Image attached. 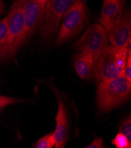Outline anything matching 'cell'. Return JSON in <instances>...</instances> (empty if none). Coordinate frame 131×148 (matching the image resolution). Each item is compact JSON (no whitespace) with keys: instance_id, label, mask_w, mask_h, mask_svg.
<instances>
[{"instance_id":"obj_6","label":"cell","mask_w":131,"mask_h":148,"mask_svg":"<svg viewBox=\"0 0 131 148\" xmlns=\"http://www.w3.org/2000/svg\"><path fill=\"white\" fill-rule=\"evenodd\" d=\"M48 0H16L13 5L22 8L24 17V46L41 25Z\"/></svg>"},{"instance_id":"obj_19","label":"cell","mask_w":131,"mask_h":148,"mask_svg":"<svg viewBox=\"0 0 131 148\" xmlns=\"http://www.w3.org/2000/svg\"><path fill=\"white\" fill-rule=\"evenodd\" d=\"M5 10V4L3 3V0H0V15H1Z\"/></svg>"},{"instance_id":"obj_12","label":"cell","mask_w":131,"mask_h":148,"mask_svg":"<svg viewBox=\"0 0 131 148\" xmlns=\"http://www.w3.org/2000/svg\"><path fill=\"white\" fill-rule=\"evenodd\" d=\"M55 145V139L54 132L40 138L35 145L36 148H52Z\"/></svg>"},{"instance_id":"obj_2","label":"cell","mask_w":131,"mask_h":148,"mask_svg":"<svg viewBox=\"0 0 131 148\" xmlns=\"http://www.w3.org/2000/svg\"><path fill=\"white\" fill-rule=\"evenodd\" d=\"M131 82L125 77L124 71L119 76L99 83L96 91V101L99 110L109 113L126 101L130 96Z\"/></svg>"},{"instance_id":"obj_7","label":"cell","mask_w":131,"mask_h":148,"mask_svg":"<svg viewBox=\"0 0 131 148\" xmlns=\"http://www.w3.org/2000/svg\"><path fill=\"white\" fill-rule=\"evenodd\" d=\"M108 42V34L100 24L90 25L81 37L74 44L77 52L96 53L104 49Z\"/></svg>"},{"instance_id":"obj_1","label":"cell","mask_w":131,"mask_h":148,"mask_svg":"<svg viewBox=\"0 0 131 148\" xmlns=\"http://www.w3.org/2000/svg\"><path fill=\"white\" fill-rule=\"evenodd\" d=\"M128 55V47L117 48L108 44L94 53L92 76L96 82H105L119 76L124 71Z\"/></svg>"},{"instance_id":"obj_16","label":"cell","mask_w":131,"mask_h":148,"mask_svg":"<svg viewBox=\"0 0 131 148\" xmlns=\"http://www.w3.org/2000/svg\"><path fill=\"white\" fill-rule=\"evenodd\" d=\"M8 29V17L7 16L0 21V44H3L7 36Z\"/></svg>"},{"instance_id":"obj_8","label":"cell","mask_w":131,"mask_h":148,"mask_svg":"<svg viewBox=\"0 0 131 148\" xmlns=\"http://www.w3.org/2000/svg\"><path fill=\"white\" fill-rule=\"evenodd\" d=\"M112 46L117 48L127 47L131 40V15L128 9L120 10L114 25L108 34Z\"/></svg>"},{"instance_id":"obj_11","label":"cell","mask_w":131,"mask_h":148,"mask_svg":"<svg viewBox=\"0 0 131 148\" xmlns=\"http://www.w3.org/2000/svg\"><path fill=\"white\" fill-rule=\"evenodd\" d=\"M94 53L81 52L76 57L75 68L78 76L82 79H89L92 76Z\"/></svg>"},{"instance_id":"obj_5","label":"cell","mask_w":131,"mask_h":148,"mask_svg":"<svg viewBox=\"0 0 131 148\" xmlns=\"http://www.w3.org/2000/svg\"><path fill=\"white\" fill-rule=\"evenodd\" d=\"M75 1L48 0L44 18L39 28V37L42 41L48 40L57 32L65 14Z\"/></svg>"},{"instance_id":"obj_14","label":"cell","mask_w":131,"mask_h":148,"mask_svg":"<svg viewBox=\"0 0 131 148\" xmlns=\"http://www.w3.org/2000/svg\"><path fill=\"white\" fill-rule=\"evenodd\" d=\"M25 100L20 99H16L11 97L5 96L0 95V113H1L3 109L8 106L16 104L18 103L24 102Z\"/></svg>"},{"instance_id":"obj_20","label":"cell","mask_w":131,"mask_h":148,"mask_svg":"<svg viewBox=\"0 0 131 148\" xmlns=\"http://www.w3.org/2000/svg\"><path fill=\"white\" fill-rule=\"evenodd\" d=\"M116 1H118L120 3V5H121V7H124V3H125V0H116Z\"/></svg>"},{"instance_id":"obj_18","label":"cell","mask_w":131,"mask_h":148,"mask_svg":"<svg viewBox=\"0 0 131 148\" xmlns=\"http://www.w3.org/2000/svg\"><path fill=\"white\" fill-rule=\"evenodd\" d=\"M86 148H103L105 147L103 144V141L101 138H96L94 141L87 147Z\"/></svg>"},{"instance_id":"obj_10","label":"cell","mask_w":131,"mask_h":148,"mask_svg":"<svg viewBox=\"0 0 131 148\" xmlns=\"http://www.w3.org/2000/svg\"><path fill=\"white\" fill-rule=\"evenodd\" d=\"M123 7L116 0H104L101 9L100 24L108 34L112 29L119 12Z\"/></svg>"},{"instance_id":"obj_13","label":"cell","mask_w":131,"mask_h":148,"mask_svg":"<svg viewBox=\"0 0 131 148\" xmlns=\"http://www.w3.org/2000/svg\"><path fill=\"white\" fill-rule=\"evenodd\" d=\"M112 144L118 148H130L131 143H130L126 137L119 132L115 139L112 141Z\"/></svg>"},{"instance_id":"obj_3","label":"cell","mask_w":131,"mask_h":148,"mask_svg":"<svg viewBox=\"0 0 131 148\" xmlns=\"http://www.w3.org/2000/svg\"><path fill=\"white\" fill-rule=\"evenodd\" d=\"M7 16L8 29L5 41L0 44V63L12 60L24 46V17L22 8L12 4Z\"/></svg>"},{"instance_id":"obj_15","label":"cell","mask_w":131,"mask_h":148,"mask_svg":"<svg viewBox=\"0 0 131 148\" xmlns=\"http://www.w3.org/2000/svg\"><path fill=\"white\" fill-rule=\"evenodd\" d=\"M119 132L124 134L129 142L131 143V119L130 116L123 121L119 127Z\"/></svg>"},{"instance_id":"obj_4","label":"cell","mask_w":131,"mask_h":148,"mask_svg":"<svg viewBox=\"0 0 131 148\" xmlns=\"http://www.w3.org/2000/svg\"><path fill=\"white\" fill-rule=\"evenodd\" d=\"M87 21L86 0H76L64 15L56 41V45H62L75 37L83 28Z\"/></svg>"},{"instance_id":"obj_17","label":"cell","mask_w":131,"mask_h":148,"mask_svg":"<svg viewBox=\"0 0 131 148\" xmlns=\"http://www.w3.org/2000/svg\"><path fill=\"white\" fill-rule=\"evenodd\" d=\"M124 73L126 78L131 82V54H128L125 67L124 69Z\"/></svg>"},{"instance_id":"obj_9","label":"cell","mask_w":131,"mask_h":148,"mask_svg":"<svg viewBox=\"0 0 131 148\" xmlns=\"http://www.w3.org/2000/svg\"><path fill=\"white\" fill-rule=\"evenodd\" d=\"M58 109L55 118L56 126L54 132L56 148H63L68 140V119L66 108L62 100L58 99Z\"/></svg>"}]
</instances>
